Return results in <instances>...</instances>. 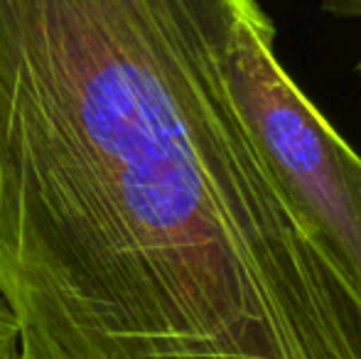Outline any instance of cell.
Segmentation results:
<instances>
[{"label":"cell","mask_w":361,"mask_h":359,"mask_svg":"<svg viewBox=\"0 0 361 359\" xmlns=\"http://www.w3.org/2000/svg\"><path fill=\"white\" fill-rule=\"evenodd\" d=\"M256 0H0L18 359H361V296L226 87Z\"/></svg>","instance_id":"1"},{"label":"cell","mask_w":361,"mask_h":359,"mask_svg":"<svg viewBox=\"0 0 361 359\" xmlns=\"http://www.w3.org/2000/svg\"><path fill=\"white\" fill-rule=\"evenodd\" d=\"M276 25L253 3L226 52V87L295 214L361 296V158L286 74Z\"/></svg>","instance_id":"2"},{"label":"cell","mask_w":361,"mask_h":359,"mask_svg":"<svg viewBox=\"0 0 361 359\" xmlns=\"http://www.w3.org/2000/svg\"><path fill=\"white\" fill-rule=\"evenodd\" d=\"M0 359H18V327L3 296H0Z\"/></svg>","instance_id":"3"},{"label":"cell","mask_w":361,"mask_h":359,"mask_svg":"<svg viewBox=\"0 0 361 359\" xmlns=\"http://www.w3.org/2000/svg\"><path fill=\"white\" fill-rule=\"evenodd\" d=\"M322 10L337 18H361V0H322Z\"/></svg>","instance_id":"4"},{"label":"cell","mask_w":361,"mask_h":359,"mask_svg":"<svg viewBox=\"0 0 361 359\" xmlns=\"http://www.w3.org/2000/svg\"><path fill=\"white\" fill-rule=\"evenodd\" d=\"M357 69H359V74H361V62H359V67H357Z\"/></svg>","instance_id":"5"}]
</instances>
